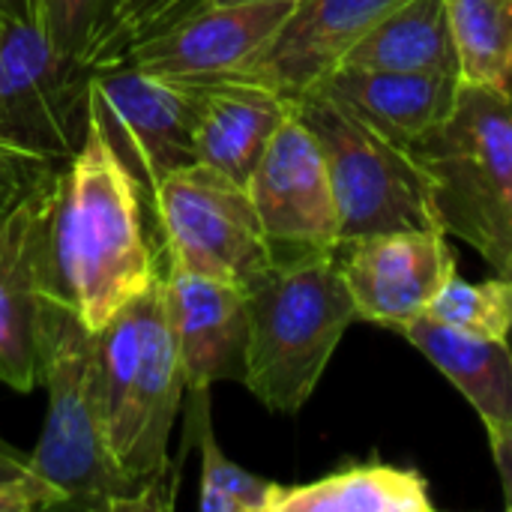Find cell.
Returning a JSON list of instances; mask_svg holds the SVG:
<instances>
[{"label":"cell","instance_id":"obj_23","mask_svg":"<svg viewBox=\"0 0 512 512\" xmlns=\"http://www.w3.org/2000/svg\"><path fill=\"white\" fill-rule=\"evenodd\" d=\"M429 318L480 339L507 342L512 333V276L465 282L459 273L426 306Z\"/></svg>","mask_w":512,"mask_h":512},{"label":"cell","instance_id":"obj_10","mask_svg":"<svg viewBox=\"0 0 512 512\" xmlns=\"http://www.w3.org/2000/svg\"><path fill=\"white\" fill-rule=\"evenodd\" d=\"M294 6L291 0H201L153 36L129 45L117 63L177 84L228 78L276 36Z\"/></svg>","mask_w":512,"mask_h":512},{"label":"cell","instance_id":"obj_7","mask_svg":"<svg viewBox=\"0 0 512 512\" xmlns=\"http://www.w3.org/2000/svg\"><path fill=\"white\" fill-rule=\"evenodd\" d=\"M150 210L165 264L246 288L276 261L249 189L204 162L171 171Z\"/></svg>","mask_w":512,"mask_h":512},{"label":"cell","instance_id":"obj_9","mask_svg":"<svg viewBox=\"0 0 512 512\" xmlns=\"http://www.w3.org/2000/svg\"><path fill=\"white\" fill-rule=\"evenodd\" d=\"M57 177L60 165L39 168L27 192L0 216V384L15 393L39 387Z\"/></svg>","mask_w":512,"mask_h":512},{"label":"cell","instance_id":"obj_3","mask_svg":"<svg viewBox=\"0 0 512 512\" xmlns=\"http://www.w3.org/2000/svg\"><path fill=\"white\" fill-rule=\"evenodd\" d=\"M243 387L273 414H297L318 390L357 318L336 249L276 258L246 285Z\"/></svg>","mask_w":512,"mask_h":512},{"label":"cell","instance_id":"obj_13","mask_svg":"<svg viewBox=\"0 0 512 512\" xmlns=\"http://www.w3.org/2000/svg\"><path fill=\"white\" fill-rule=\"evenodd\" d=\"M336 258L357 318L396 333L459 273L450 234L441 228L366 234L339 243Z\"/></svg>","mask_w":512,"mask_h":512},{"label":"cell","instance_id":"obj_31","mask_svg":"<svg viewBox=\"0 0 512 512\" xmlns=\"http://www.w3.org/2000/svg\"><path fill=\"white\" fill-rule=\"evenodd\" d=\"M507 342H510V348H512V333H510V339H507Z\"/></svg>","mask_w":512,"mask_h":512},{"label":"cell","instance_id":"obj_6","mask_svg":"<svg viewBox=\"0 0 512 512\" xmlns=\"http://www.w3.org/2000/svg\"><path fill=\"white\" fill-rule=\"evenodd\" d=\"M90 72L33 18L0 21V156L66 165L87 132Z\"/></svg>","mask_w":512,"mask_h":512},{"label":"cell","instance_id":"obj_16","mask_svg":"<svg viewBox=\"0 0 512 512\" xmlns=\"http://www.w3.org/2000/svg\"><path fill=\"white\" fill-rule=\"evenodd\" d=\"M195 90V159L249 183L264 150L294 114V99L252 78H213Z\"/></svg>","mask_w":512,"mask_h":512},{"label":"cell","instance_id":"obj_29","mask_svg":"<svg viewBox=\"0 0 512 512\" xmlns=\"http://www.w3.org/2000/svg\"><path fill=\"white\" fill-rule=\"evenodd\" d=\"M15 18H33V3L30 0H0V21H15Z\"/></svg>","mask_w":512,"mask_h":512},{"label":"cell","instance_id":"obj_4","mask_svg":"<svg viewBox=\"0 0 512 512\" xmlns=\"http://www.w3.org/2000/svg\"><path fill=\"white\" fill-rule=\"evenodd\" d=\"M411 150L441 228L512 276V90L462 84L453 114Z\"/></svg>","mask_w":512,"mask_h":512},{"label":"cell","instance_id":"obj_1","mask_svg":"<svg viewBox=\"0 0 512 512\" xmlns=\"http://www.w3.org/2000/svg\"><path fill=\"white\" fill-rule=\"evenodd\" d=\"M141 201L135 174L87 114L81 147L60 165L48 267L51 291L69 300L90 330H102L162 273Z\"/></svg>","mask_w":512,"mask_h":512},{"label":"cell","instance_id":"obj_20","mask_svg":"<svg viewBox=\"0 0 512 512\" xmlns=\"http://www.w3.org/2000/svg\"><path fill=\"white\" fill-rule=\"evenodd\" d=\"M339 66L459 75V57L444 0L399 3L345 54Z\"/></svg>","mask_w":512,"mask_h":512},{"label":"cell","instance_id":"obj_5","mask_svg":"<svg viewBox=\"0 0 512 512\" xmlns=\"http://www.w3.org/2000/svg\"><path fill=\"white\" fill-rule=\"evenodd\" d=\"M294 108L321 144L342 243L381 231L441 228L432 183L411 147L378 132L321 87L297 96Z\"/></svg>","mask_w":512,"mask_h":512},{"label":"cell","instance_id":"obj_18","mask_svg":"<svg viewBox=\"0 0 512 512\" xmlns=\"http://www.w3.org/2000/svg\"><path fill=\"white\" fill-rule=\"evenodd\" d=\"M453 387L474 405L483 426L512 423V348L501 339H480L453 330L429 315L399 330Z\"/></svg>","mask_w":512,"mask_h":512},{"label":"cell","instance_id":"obj_28","mask_svg":"<svg viewBox=\"0 0 512 512\" xmlns=\"http://www.w3.org/2000/svg\"><path fill=\"white\" fill-rule=\"evenodd\" d=\"M489 435V447L501 474V486H504V504L512 512V423H501V426H486Z\"/></svg>","mask_w":512,"mask_h":512},{"label":"cell","instance_id":"obj_30","mask_svg":"<svg viewBox=\"0 0 512 512\" xmlns=\"http://www.w3.org/2000/svg\"><path fill=\"white\" fill-rule=\"evenodd\" d=\"M204 3H234V0H204ZM291 3H300V0H291Z\"/></svg>","mask_w":512,"mask_h":512},{"label":"cell","instance_id":"obj_26","mask_svg":"<svg viewBox=\"0 0 512 512\" xmlns=\"http://www.w3.org/2000/svg\"><path fill=\"white\" fill-rule=\"evenodd\" d=\"M54 507H66L63 492L33 474L30 453H21L0 438V512H36Z\"/></svg>","mask_w":512,"mask_h":512},{"label":"cell","instance_id":"obj_24","mask_svg":"<svg viewBox=\"0 0 512 512\" xmlns=\"http://www.w3.org/2000/svg\"><path fill=\"white\" fill-rule=\"evenodd\" d=\"M201 0H111L102 30L87 54V66H111L120 54L189 12Z\"/></svg>","mask_w":512,"mask_h":512},{"label":"cell","instance_id":"obj_22","mask_svg":"<svg viewBox=\"0 0 512 512\" xmlns=\"http://www.w3.org/2000/svg\"><path fill=\"white\" fill-rule=\"evenodd\" d=\"M186 441L201 450V510L207 512H273L279 498V483L264 480L237 462H231L216 444L210 423V393H186Z\"/></svg>","mask_w":512,"mask_h":512},{"label":"cell","instance_id":"obj_2","mask_svg":"<svg viewBox=\"0 0 512 512\" xmlns=\"http://www.w3.org/2000/svg\"><path fill=\"white\" fill-rule=\"evenodd\" d=\"M39 384L48 390V411L30 468L84 510H153L147 492L123 471L111 450L99 378V336L75 306L54 291L42 315Z\"/></svg>","mask_w":512,"mask_h":512},{"label":"cell","instance_id":"obj_19","mask_svg":"<svg viewBox=\"0 0 512 512\" xmlns=\"http://www.w3.org/2000/svg\"><path fill=\"white\" fill-rule=\"evenodd\" d=\"M429 483L414 468L348 465L303 486H282L273 512H432Z\"/></svg>","mask_w":512,"mask_h":512},{"label":"cell","instance_id":"obj_25","mask_svg":"<svg viewBox=\"0 0 512 512\" xmlns=\"http://www.w3.org/2000/svg\"><path fill=\"white\" fill-rule=\"evenodd\" d=\"M33 21L69 57L87 63L111 0H30Z\"/></svg>","mask_w":512,"mask_h":512},{"label":"cell","instance_id":"obj_14","mask_svg":"<svg viewBox=\"0 0 512 512\" xmlns=\"http://www.w3.org/2000/svg\"><path fill=\"white\" fill-rule=\"evenodd\" d=\"M162 291L186 393H210L219 381H243L249 333L246 288L162 264Z\"/></svg>","mask_w":512,"mask_h":512},{"label":"cell","instance_id":"obj_8","mask_svg":"<svg viewBox=\"0 0 512 512\" xmlns=\"http://www.w3.org/2000/svg\"><path fill=\"white\" fill-rule=\"evenodd\" d=\"M87 114L114 153L150 195L177 168L195 159V90L129 63L96 66L87 87Z\"/></svg>","mask_w":512,"mask_h":512},{"label":"cell","instance_id":"obj_27","mask_svg":"<svg viewBox=\"0 0 512 512\" xmlns=\"http://www.w3.org/2000/svg\"><path fill=\"white\" fill-rule=\"evenodd\" d=\"M39 168H45V165H30V162L0 156V216L27 192V186L33 183Z\"/></svg>","mask_w":512,"mask_h":512},{"label":"cell","instance_id":"obj_15","mask_svg":"<svg viewBox=\"0 0 512 512\" xmlns=\"http://www.w3.org/2000/svg\"><path fill=\"white\" fill-rule=\"evenodd\" d=\"M405 0H300L276 36L237 72L288 99L318 87L345 54Z\"/></svg>","mask_w":512,"mask_h":512},{"label":"cell","instance_id":"obj_12","mask_svg":"<svg viewBox=\"0 0 512 512\" xmlns=\"http://www.w3.org/2000/svg\"><path fill=\"white\" fill-rule=\"evenodd\" d=\"M246 189L276 258L339 249V210L327 162L297 108L264 150Z\"/></svg>","mask_w":512,"mask_h":512},{"label":"cell","instance_id":"obj_17","mask_svg":"<svg viewBox=\"0 0 512 512\" xmlns=\"http://www.w3.org/2000/svg\"><path fill=\"white\" fill-rule=\"evenodd\" d=\"M318 87L345 102L378 132L414 147L453 114L462 78L453 72L336 66Z\"/></svg>","mask_w":512,"mask_h":512},{"label":"cell","instance_id":"obj_11","mask_svg":"<svg viewBox=\"0 0 512 512\" xmlns=\"http://www.w3.org/2000/svg\"><path fill=\"white\" fill-rule=\"evenodd\" d=\"M183 396H186V381H183L174 330L165 312V291L159 276L150 321H147L144 354L132 390L111 426V450L123 465V471L147 492L153 510L174 507L180 465L171 462L168 441Z\"/></svg>","mask_w":512,"mask_h":512},{"label":"cell","instance_id":"obj_21","mask_svg":"<svg viewBox=\"0 0 512 512\" xmlns=\"http://www.w3.org/2000/svg\"><path fill=\"white\" fill-rule=\"evenodd\" d=\"M444 6L462 84L512 90V0H444Z\"/></svg>","mask_w":512,"mask_h":512}]
</instances>
